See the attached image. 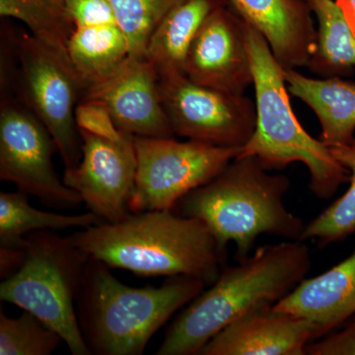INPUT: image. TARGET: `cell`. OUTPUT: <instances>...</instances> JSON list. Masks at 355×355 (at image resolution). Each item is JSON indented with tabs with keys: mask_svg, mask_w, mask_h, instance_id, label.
Masks as SVG:
<instances>
[{
	"mask_svg": "<svg viewBox=\"0 0 355 355\" xmlns=\"http://www.w3.org/2000/svg\"><path fill=\"white\" fill-rule=\"evenodd\" d=\"M127 37L130 55L144 57L148 40L170 11L183 0H109Z\"/></svg>",
	"mask_w": 355,
	"mask_h": 355,
	"instance_id": "cell-25",
	"label": "cell"
},
{
	"mask_svg": "<svg viewBox=\"0 0 355 355\" xmlns=\"http://www.w3.org/2000/svg\"><path fill=\"white\" fill-rule=\"evenodd\" d=\"M25 260L0 284L2 302L36 315L64 338L73 355H91L76 315L88 256L70 236L40 230L25 237Z\"/></svg>",
	"mask_w": 355,
	"mask_h": 355,
	"instance_id": "cell-6",
	"label": "cell"
},
{
	"mask_svg": "<svg viewBox=\"0 0 355 355\" xmlns=\"http://www.w3.org/2000/svg\"><path fill=\"white\" fill-rule=\"evenodd\" d=\"M317 21L316 46L307 67L321 77L355 72V37L336 0H307Z\"/></svg>",
	"mask_w": 355,
	"mask_h": 355,
	"instance_id": "cell-20",
	"label": "cell"
},
{
	"mask_svg": "<svg viewBox=\"0 0 355 355\" xmlns=\"http://www.w3.org/2000/svg\"><path fill=\"white\" fill-rule=\"evenodd\" d=\"M67 53L81 93L112 73L130 55L127 37L118 24L76 27Z\"/></svg>",
	"mask_w": 355,
	"mask_h": 355,
	"instance_id": "cell-19",
	"label": "cell"
},
{
	"mask_svg": "<svg viewBox=\"0 0 355 355\" xmlns=\"http://www.w3.org/2000/svg\"><path fill=\"white\" fill-rule=\"evenodd\" d=\"M159 92L175 135L238 148L253 135L256 104L244 94L200 85L184 73L159 76Z\"/></svg>",
	"mask_w": 355,
	"mask_h": 355,
	"instance_id": "cell-10",
	"label": "cell"
},
{
	"mask_svg": "<svg viewBox=\"0 0 355 355\" xmlns=\"http://www.w3.org/2000/svg\"><path fill=\"white\" fill-rule=\"evenodd\" d=\"M83 100L100 103L116 127L132 137H174L161 101L159 74L146 57L130 55L109 76L84 89Z\"/></svg>",
	"mask_w": 355,
	"mask_h": 355,
	"instance_id": "cell-12",
	"label": "cell"
},
{
	"mask_svg": "<svg viewBox=\"0 0 355 355\" xmlns=\"http://www.w3.org/2000/svg\"><path fill=\"white\" fill-rule=\"evenodd\" d=\"M106 223L94 212L78 216H64L33 207L28 196L17 193H0V246L25 247L26 235L40 230L89 228Z\"/></svg>",
	"mask_w": 355,
	"mask_h": 355,
	"instance_id": "cell-21",
	"label": "cell"
},
{
	"mask_svg": "<svg viewBox=\"0 0 355 355\" xmlns=\"http://www.w3.org/2000/svg\"><path fill=\"white\" fill-rule=\"evenodd\" d=\"M306 355H355V322L310 343Z\"/></svg>",
	"mask_w": 355,
	"mask_h": 355,
	"instance_id": "cell-28",
	"label": "cell"
},
{
	"mask_svg": "<svg viewBox=\"0 0 355 355\" xmlns=\"http://www.w3.org/2000/svg\"><path fill=\"white\" fill-rule=\"evenodd\" d=\"M0 15L24 23L33 37L69 60L67 48L76 25L64 4L53 0H0Z\"/></svg>",
	"mask_w": 355,
	"mask_h": 355,
	"instance_id": "cell-22",
	"label": "cell"
},
{
	"mask_svg": "<svg viewBox=\"0 0 355 355\" xmlns=\"http://www.w3.org/2000/svg\"><path fill=\"white\" fill-rule=\"evenodd\" d=\"M336 160L349 172L347 191L316 218L306 224L301 241H314L319 248L342 242L355 235V139L347 146L330 147Z\"/></svg>",
	"mask_w": 355,
	"mask_h": 355,
	"instance_id": "cell-23",
	"label": "cell"
},
{
	"mask_svg": "<svg viewBox=\"0 0 355 355\" xmlns=\"http://www.w3.org/2000/svg\"><path fill=\"white\" fill-rule=\"evenodd\" d=\"M289 94L313 112L321 125L320 139L329 147L347 146L355 139V83L343 77L312 78L284 69Z\"/></svg>",
	"mask_w": 355,
	"mask_h": 355,
	"instance_id": "cell-17",
	"label": "cell"
},
{
	"mask_svg": "<svg viewBox=\"0 0 355 355\" xmlns=\"http://www.w3.org/2000/svg\"><path fill=\"white\" fill-rule=\"evenodd\" d=\"M110 268L89 259L76 298L79 327L92 354H144L170 318L207 286L190 277H170L158 287L128 286Z\"/></svg>",
	"mask_w": 355,
	"mask_h": 355,
	"instance_id": "cell-4",
	"label": "cell"
},
{
	"mask_svg": "<svg viewBox=\"0 0 355 355\" xmlns=\"http://www.w3.org/2000/svg\"><path fill=\"white\" fill-rule=\"evenodd\" d=\"M184 76L193 83L230 94L243 95L253 85L245 39V22L221 6L203 23L187 55Z\"/></svg>",
	"mask_w": 355,
	"mask_h": 355,
	"instance_id": "cell-13",
	"label": "cell"
},
{
	"mask_svg": "<svg viewBox=\"0 0 355 355\" xmlns=\"http://www.w3.org/2000/svg\"><path fill=\"white\" fill-rule=\"evenodd\" d=\"M57 144L29 108L2 99L0 110V179L18 191L39 198L53 209H76L83 202L78 193L60 181L53 167Z\"/></svg>",
	"mask_w": 355,
	"mask_h": 355,
	"instance_id": "cell-9",
	"label": "cell"
},
{
	"mask_svg": "<svg viewBox=\"0 0 355 355\" xmlns=\"http://www.w3.org/2000/svg\"><path fill=\"white\" fill-rule=\"evenodd\" d=\"M313 340L307 321L265 306L229 324L198 355H306Z\"/></svg>",
	"mask_w": 355,
	"mask_h": 355,
	"instance_id": "cell-14",
	"label": "cell"
},
{
	"mask_svg": "<svg viewBox=\"0 0 355 355\" xmlns=\"http://www.w3.org/2000/svg\"><path fill=\"white\" fill-rule=\"evenodd\" d=\"M25 247L0 246V277L4 280L17 272L25 260Z\"/></svg>",
	"mask_w": 355,
	"mask_h": 355,
	"instance_id": "cell-29",
	"label": "cell"
},
{
	"mask_svg": "<svg viewBox=\"0 0 355 355\" xmlns=\"http://www.w3.org/2000/svg\"><path fill=\"white\" fill-rule=\"evenodd\" d=\"M83 141L80 162L65 168L64 183L79 193L90 211L106 223L130 214L137 176V153L132 135L111 140L79 130Z\"/></svg>",
	"mask_w": 355,
	"mask_h": 355,
	"instance_id": "cell-11",
	"label": "cell"
},
{
	"mask_svg": "<svg viewBox=\"0 0 355 355\" xmlns=\"http://www.w3.org/2000/svg\"><path fill=\"white\" fill-rule=\"evenodd\" d=\"M23 99L51 133L65 168L80 162L83 141L76 121L81 84L69 60L31 34L14 35Z\"/></svg>",
	"mask_w": 355,
	"mask_h": 355,
	"instance_id": "cell-8",
	"label": "cell"
},
{
	"mask_svg": "<svg viewBox=\"0 0 355 355\" xmlns=\"http://www.w3.org/2000/svg\"><path fill=\"white\" fill-rule=\"evenodd\" d=\"M53 2H57L58 4H64V0H53Z\"/></svg>",
	"mask_w": 355,
	"mask_h": 355,
	"instance_id": "cell-31",
	"label": "cell"
},
{
	"mask_svg": "<svg viewBox=\"0 0 355 355\" xmlns=\"http://www.w3.org/2000/svg\"><path fill=\"white\" fill-rule=\"evenodd\" d=\"M227 4V0H183L163 18L151 34L144 55L159 76L184 73L187 55L203 23Z\"/></svg>",
	"mask_w": 355,
	"mask_h": 355,
	"instance_id": "cell-18",
	"label": "cell"
},
{
	"mask_svg": "<svg viewBox=\"0 0 355 355\" xmlns=\"http://www.w3.org/2000/svg\"><path fill=\"white\" fill-rule=\"evenodd\" d=\"M355 37V0H336Z\"/></svg>",
	"mask_w": 355,
	"mask_h": 355,
	"instance_id": "cell-30",
	"label": "cell"
},
{
	"mask_svg": "<svg viewBox=\"0 0 355 355\" xmlns=\"http://www.w3.org/2000/svg\"><path fill=\"white\" fill-rule=\"evenodd\" d=\"M137 167L132 214L173 210L189 193L211 181L241 148L174 137H132Z\"/></svg>",
	"mask_w": 355,
	"mask_h": 355,
	"instance_id": "cell-7",
	"label": "cell"
},
{
	"mask_svg": "<svg viewBox=\"0 0 355 355\" xmlns=\"http://www.w3.org/2000/svg\"><path fill=\"white\" fill-rule=\"evenodd\" d=\"M311 268L304 241L286 240L257 248L238 265H226L209 289L191 300L165 333L157 355H198L238 318L277 304L306 279Z\"/></svg>",
	"mask_w": 355,
	"mask_h": 355,
	"instance_id": "cell-2",
	"label": "cell"
},
{
	"mask_svg": "<svg viewBox=\"0 0 355 355\" xmlns=\"http://www.w3.org/2000/svg\"><path fill=\"white\" fill-rule=\"evenodd\" d=\"M270 172L252 156L235 158L209 183L181 198L173 211L205 222L225 249L234 243L237 261L253 253L261 235L301 241L306 224L284 205L291 180Z\"/></svg>",
	"mask_w": 355,
	"mask_h": 355,
	"instance_id": "cell-3",
	"label": "cell"
},
{
	"mask_svg": "<svg viewBox=\"0 0 355 355\" xmlns=\"http://www.w3.org/2000/svg\"><path fill=\"white\" fill-rule=\"evenodd\" d=\"M64 6L76 27L118 24L109 0H64Z\"/></svg>",
	"mask_w": 355,
	"mask_h": 355,
	"instance_id": "cell-27",
	"label": "cell"
},
{
	"mask_svg": "<svg viewBox=\"0 0 355 355\" xmlns=\"http://www.w3.org/2000/svg\"><path fill=\"white\" fill-rule=\"evenodd\" d=\"M257 30L284 69L307 67L316 46L317 27L307 0H227Z\"/></svg>",
	"mask_w": 355,
	"mask_h": 355,
	"instance_id": "cell-15",
	"label": "cell"
},
{
	"mask_svg": "<svg viewBox=\"0 0 355 355\" xmlns=\"http://www.w3.org/2000/svg\"><path fill=\"white\" fill-rule=\"evenodd\" d=\"M62 343L57 331L29 311L18 318L0 312V355H50Z\"/></svg>",
	"mask_w": 355,
	"mask_h": 355,
	"instance_id": "cell-24",
	"label": "cell"
},
{
	"mask_svg": "<svg viewBox=\"0 0 355 355\" xmlns=\"http://www.w3.org/2000/svg\"><path fill=\"white\" fill-rule=\"evenodd\" d=\"M70 237L90 258L140 277H190L210 286L227 265V249L207 224L173 210L130 214Z\"/></svg>",
	"mask_w": 355,
	"mask_h": 355,
	"instance_id": "cell-1",
	"label": "cell"
},
{
	"mask_svg": "<svg viewBox=\"0 0 355 355\" xmlns=\"http://www.w3.org/2000/svg\"><path fill=\"white\" fill-rule=\"evenodd\" d=\"M245 39L253 72L257 121L253 135L238 157L258 159L268 171H280L300 162L310 174V191L322 200L349 183V172L331 148L301 125L291 105L284 69L268 42L245 23Z\"/></svg>",
	"mask_w": 355,
	"mask_h": 355,
	"instance_id": "cell-5",
	"label": "cell"
},
{
	"mask_svg": "<svg viewBox=\"0 0 355 355\" xmlns=\"http://www.w3.org/2000/svg\"><path fill=\"white\" fill-rule=\"evenodd\" d=\"M273 308L307 321L314 340L340 329L355 316V249L327 272L303 279Z\"/></svg>",
	"mask_w": 355,
	"mask_h": 355,
	"instance_id": "cell-16",
	"label": "cell"
},
{
	"mask_svg": "<svg viewBox=\"0 0 355 355\" xmlns=\"http://www.w3.org/2000/svg\"><path fill=\"white\" fill-rule=\"evenodd\" d=\"M76 121L78 130L105 139L120 140L130 135L119 130L106 107L90 100H83L77 105Z\"/></svg>",
	"mask_w": 355,
	"mask_h": 355,
	"instance_id": "cell-26",
	"label": "cell"
}]
</instances>
